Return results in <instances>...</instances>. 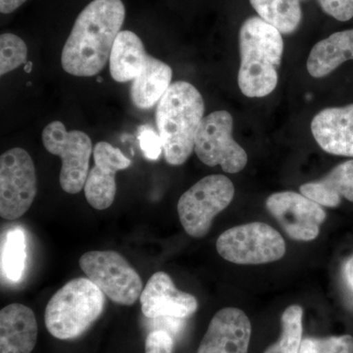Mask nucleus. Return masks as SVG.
Segmentation results:
<instances>
[{"label": "nucleus", "mask_w": 353, "mask_h": 353, "mask_svg": "<svg viewBox=\"0 0 353 353\" xmlns=\"http://www.w3.org/2000/svg\"><path fill=\"white\" fill-rule=\"evenodd\" d=\"M341 280L345 296L353 306V254L341 265Z\"/></svg>", "instance_id": "obj_29"}, {"label": "nucleus", "mask_w": 353, "mask_h": 353, "mask_svg": "<svg viewBox=\"0 0 353 353\" xmlns=\"http://www.w3.org/2000/svg\"><path fill=\"white\" fill-rule=\"evenodd\" d=\"M38 338L34 311L12 303L0 311V353H31Z\"/></svg>", "instance_id": "obj_16"}, {"label": "nucleus", "mask_w": 353, "mask_h": 353, "mask_svg": "<svg viewBox=\"0 0 353 353\" xmlns=\"http://www.w3.org/2000/svg\"><path fill=\"white\" fill-rule=\"evenodd\" d=\"M125 16L122 0H94L85 6L62 50L64 71L76 77H94L101 72L110 59Z\"/></svg>", "instance_id": "obj_1"}, {"label": "nucleus", "mask_w": 353, "mask_h": 353, "mask_svg": "<svg viewBox=\"0 0 353 353\" xmlns=\"http://www.w3.org/2000/svg\"><path fill=\"white\" fill-rule=\"evenodd\" d=\"M139 146L145 157L150 160H157L163 152L159 134L148 127L139 128L138 136Z\"/></svg>", "instance_id": "obj_26"}, {"label": "nucleus", "mask_w": 353, "mask_h": 353, "mask_svg": "<svg viewBox=\"0 0 353 353\" xmlns=\"http://www.w3.org/2000/svg\"><path fill=\"white\" fill-rule=\"evenodd\" d=\"M172 74L168 64L148 54L145 66L132 83V103L141 109L153 108L170 87Z\"/></svg>", "instance_id": "obj_18"}, {"label": "nucleus", "mask_w": 353, "mask_h": 353, "mask_svg": "<svg viewBox=\"0 0 353 353\" xmlns=\"http://www.w3.org/2000/svg\"><path fill=\"white\" fill-rule=\"evenodd\" d=\"M347 60H353V29L334 32L316 43L307 59L308 73L323 78Z\"/></svg>", "instance_id": "obj_19"}, {"label": "nucleus", "mask_w": 353, "mask_h": 353, "mask_svg": "<svg viewBox=\"0 0 353 353\" xmlns=\"http://www.w3.org/2000/svg\"><path fill=\"white\" fill-rule=\"evenodd\" d=\"M234 187L226 176H204L188 190L178 202V215L185 233L201 239L210 231L216 216L233 201Z\"/></svg>", "instance_id": "obj_5"}, {"label": "nucleus", "mask_w": 353, "mask_h": 353, "mask_svg": "<svg viewBox=\"0 0 353 353\" xmlns=\"http://www.w3.org/2000/svg\"><path fill=\"white\" fill-rule=\"evenodd\" d=\"M311 131L324 152L353 157V103L320 111L313 118Z\"/></svg>", "instance_id": "obj_15"}, {"label": "nucleus", "mask_w": 353, "mask_h": 353, "mask_svg": "<svg viewBox=\"0 0 353 353\" xmlns=\"http://www.w3.org/2000/svg\"><path fill=\"white\" fill-rule=\"evenodd\" d=\"M27 57L28 46L22 39L9 32L0 36V75L27 63Z\"/></svg>", "instance_id": "obj_24"}, {"label": "nucleus", "mask_w": 353, "mask_h": 353, "mask_svg": "<svg viewBox=\"0 0 353 353\" xmlns=\"http://www.w3.org/2000/svg\"><path fill=\"white\" fill-rule=\"evenodd\" d=\"M79 263L87 277L113 303L131 306L141 297L143 280L120 253L94 250L83 254Z\"/></svg>", "instance_id": "obj_7"}, {"label": "nucleus", "mask_w": 353, "mask_h": 353, "mask_svg": "<svg viewBox=\"0 0 353 353\" xmlns=\"http://www.w3.org/2000/svg\"><path fill=\"white\" fill-rule=\"evenodd\" d=\"M303 310L301 306L290 305L281 317L282 333L277 343L270 345L264 353H299L303 343Z\"/></svg>", "instance_id": "obj_22"}, {"label": "nucleus", "mask_w": 353, "mask_h": 353, "mask_svg": "<svg viewBox=\"0 0 353 353\" xmlns=\"http://www.w3.org/2000/svg\"><path fill=\"white\" fill-rule=\"evenodd\" d=\"M260 18L278 30L281 34L296 32L303 20L299 0H250Z\"/></svg>", "instance_id": "obj_21"}, {"label": "nucleus", "mask_w": 353, "mask_h": 353, "mask_svg": "<svg viewBox=\"0 0 353 353\" xmlns=\"http://www.w3.org/2000/svg\"><path fill=\"white\" fill-rule=\"evenodd\" d=\"M26 248L24 232L19 228L10 230L2 245L1 264L6 277L13 282H18L22 278L27 259Z\"/></svg>", "instance_id": "obj_23"}, {"label": "nucleus", "mask_w": 353, "mask_h": 353, "mask_svg": "<svg viewBox=\"0 0 353 353\" xmlns=\"http://www.w3.org/2000/svg\"><path fill=\"white\" fill-rule=\"evenodd\" d=\"M301 192L327 208L340 205L341 199L353 202V160L334 167L317 182L304 183L301 187Z\"/></svg>", "instance_id": "obj_17"}, {"label": "nucleus", "mask_w": 353, "mask_h": 353, "mask_svg": "<svg viewBox=\"0 0 353 353\" xmlns=\"http://www.w3.org/2000/svg\"><path fill=\"white\" fill-rule=\"evenodd\" d=\"M104 306L103 292L90 279H73L48 301L44 312L46 329L58 340H74L101 317Z\"/></svg>", "instance_id": "obj_4"}, {"label": "nucleus", "mask_w": 353, "mask_h": 353, "mask_svg": "<svg viewBox=\"0 0 353 353\" xmlns=\"http://www.w3.org/2000/svg\"><path fill=\"white\" fill-rule=\"evenodd\" d=\"M216 250L227 261L241 265H259L284 257L285 243L274 228L262 222L231 228L221 234Z\"/></svg>", "instance_id": "obj_6"}, {"label": "nucleus", "mask_w": 353, "mask_h": 353, "mask_svg": "<svg viewBox=\"0 0 353 353\" xmlns=\"http://www.w3.org/2000/svg\"><path fill=\"white\" fill-rule=\"evenodd\" d=\"M43 143L48 152L61 158L62 190L67 194H79L85 188L90 172L92 139L85 132L67 131L63 123L54 121L44 128Z\"/></svg>", "instance_id": "obj_8"}, {"label": "nucleus", "mask_w": 353, "mask_h": 353, "mask_svg": "<svg viewBox=\"0 0 353 353\" xmlns=\"http://www.w3.org/2000/svg\"><path fill=\"white\" fill-rule=\"evenodd\" d=\"M172 334L163 330H155L145 340V353H173Z\"/></svg>", "instance_id": "obj_28"}, {"label": "nucleus", "mask_w": 353, "mask_h": 353, "mask_svg": "<svg viewBox=\"0 0 353 353\" xmlns=\"http://www.w3.org/2000/svg\"><path fill=\"white\" fill-rule=\"evenodd\" d=\"M266 208L292 240L317 238L326 212L317 202L294 192H281L267 199Z\"/></svg>", "instance_id": "obj_11"}, {"label": "nucleus", "mask_w": 353, "mask_h": 353, "mask_svg": "<svg viewBox=\"0 0 353 353\" xmlns=\"http://www.w3.org/2000/svg\"><path fill=\"white\" fill-rule=\"evenodd\" d=\"M97 82H102V79H97Z\"/></svg>", "instance_id": "obj_31"}, {"label": "nucleus", "mask_w": 353, "mask_h": 353, "mask_svg": "<svg viewBox=\"0 0 353 353\" xmlns=\"http://www.w3.org/2000/svg\"><path fill=\"white\" fill-rule=\"evenodd\" d=\"M204 110L203 97L194 85L183 81L171 83L157 108L158 134L167 163L180 166L189 159Z\"/></svg>", "instance_id": "obj_2"}, {"label": "nucleus", "mask_w": 353, "mask_h": 353, "mask_svg": "<svg viewBox=\"0 0 353 353\" xmlns=\"http://www.w3.org/2000/svg\"><path fill=\"white\" fill-rule=\"evenodd\" d=\"M148 55L138 34L131 31H121L109 59L113 80L118 83L132 82L145 66Z\"/></svg>", "instance_id": "obj_20"}, {"label": "nucleus", "mask_w": 353, "mask_h": 353, "mask_svg": "<svg viewBox=\"0 0 353 353\" xmlns=\"http://www.w3.org/2000/svg\"><path fill=\"white\" fill-rule=\"evenodd\" d=\"M233 128V117L228 111H214L203 118L194 141V152L202 163L220 165L223 171L231 174L245 169L248 154L234 141Z\"/></svg>", "instance_id": "obj_9"}, {"label": "nucleus", "mask_w": 353, "mask_h": 353, "mask_svg": "<svg viewBox=\"0 0 353 353\" xmlns=\"http://www.w3.org/2000/svg\"><path fill=\"white\" fill-rule=\"evenodd\" d=\"M299 353H353V338L350 334L328 338H305Z\"/></svg>", "instance_id": "obj_25"}, {"label": "nucleus", "mask_w": 353, "mask_h": 353, "mask_svg": "<svg viewBox=\"0 0 353 353\" xmlns=\"http://www.w3.org/2000/svg\"><path fill=\"white\" fill-rule=\"evenodd\" d=\"M325 13L345 22L353 18V0H318Z\"/></svg>", "instance_id": "obj_27"}, {"label": "nucleus", "mask_w": 353, "mask_h": 353, "mask_svg": "<svg viewBox=\"0 0 353 353\" xmlns=\"http://www.w3.org/2000/svg\"><path fill=\"white\" fill-rule=\"evenodd\" d=\"M239 43L241 92L248 97L270 94L278 85V68L284 51L282 34L261 18L250 17L241 25Z\"/></svg>", "instance_id": "obj_3"}, {"label": "nucleus", "mask_w": 353, "mask_h": 353, "mask_svg": "<svg viewBox=\"0 0 353 353\" xmlns=\"http://www.w3.org/2000/svg\"><path fill=\"white\" fill-rule=\"evenodd\" d=\"M37 196V174L31 155L14 148L0 157V216L17 220L29 210Z\"/></svg>", "instance_id": "obj_10"}, {"label": "nucleus", "mask_w": 353, "mask_h": 353, "mask_svg": "<svg viewBox=\"0 0 353 353\" xmlns=\"http://www.w3.org/2000/svg\"><path fill=\"white\" fill-rule=\"evenodd\" d=\"M27 0H0V12L10 14L25 3Z\"/></svg>", "instance_id": "obj_30"}, {"label": "nucleus", "mask_w": 353, "mask_h": 353, "mask_svg": "<svg viewBox=\"0 0 353 353\" xmlns=\"http://www.w3.org/2000/svg\"><path fill=\"white\" fill-rule=\"evenodd\" d=\"M143 314L148 319L171 317L187 319L199 308L196 297L176 289L168 274L157 272L139 297Z\"/></svg>", "instance_id": "obj_13"}, {"label": "nucleus", "mask_w": 353, "mask_h": 353, "mask_svg": "<svg viewBox=\"0 0 353 353\" xmlns=\"http://www.w3.org/2000/svg\"><path fill=\"white\" fill-rule=\"evenodd\" d=\"M94 158V166L88 172L83 190L92 208L105 210L112 205L115 199L116 174L129 168L132 161L119 148L106 141H99L95 145Z\"/></svg>", "instance_id": "obj_12"}, {"label": "nucleus", "mask_w": 353, "mask_h": 353, "mask_svg": "<svg viewBox=\"0 0 353 353\" xmlns=\"http://www.w3.org/2000/svg\"><path fill=\"white\" fill-rule=\"evenodd\" d=\"M299 1H303V0H299Z\"/></svg>", "instance_id": "obj_32"}, {"label": "nucleus", "mask_w": 353, "mask_h": 353, "mask_svg": "<svg viewBox=\"0 0 353 353\" xmlns=\"http://www.w3.org/2000/svg\"><path fill=\"white\" fill-rule=\"evenodd\" d=\"M252 324L241 309H221L212 318L197 353H248Z\"/></svg>", "instance_id": "obj_14"}]
</instances>
